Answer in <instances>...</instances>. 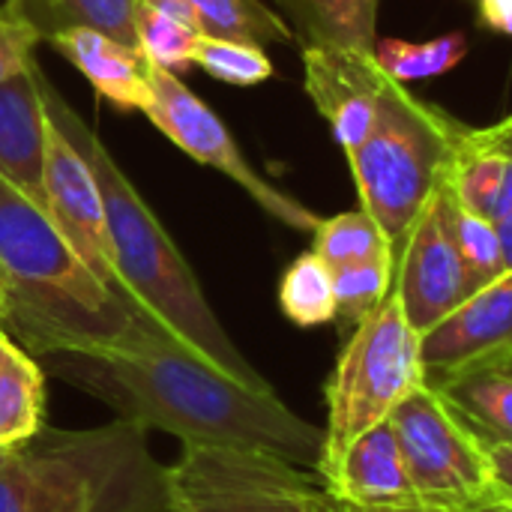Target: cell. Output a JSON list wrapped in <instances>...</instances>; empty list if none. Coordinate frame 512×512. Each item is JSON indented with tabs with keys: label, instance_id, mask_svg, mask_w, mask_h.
<instances>
[{
	"label": "cell",
	"instance_id": "obj_8",
	"mask_svg": "<svg viewBox=\"0 0 512 512\" xmlns=\"http://www.w3.org/2000/svg\"><path fill=\"white\" fill-rule=\"evenodd\" d=\"M150 63V60H147ZM150 72V105H147V117L150 123L168 138L174 141L186 156H192L195 162L216 168L219 174L231 177L267 216H273L276 222L294 228V231H306L312 234L315 225L321 222L318 213H312L306 204H300L297 198H291L288 192L276 189L270 180H264L249 159L240 153L234 135L228 132V126L222 123V117L201 102L174 72H165L159 66H147Z\"/></svg>",
	"mask_w": 512,
	"mask_h": 512
},
{
	"label": "cell",
	"instance_id": "obj_1",
	"mask_svg": "<svg viewBox=\"0 0 512 512\" xmlns=\"http://www.w3.org/2000/svg\"><path fill=\"white\" fill-rule=\"evenodd\" d=\"M48 369L114 408L123 423L171 432L183 447L255 450L318 474L324 429L273 390H252L213 369L144 315L102 348L48 354Z\"/></svg>",
	"mask_w": 512,
	"mask_h": 512
},
{
	"label": "cell",
	"instance_id": "obj_23",
	"mask_svg": "<svg viewBox=\"0 0 512 512\" xmlns=\"http://www.w3.org/2000/svg\"><path fill=\"white\" fill-rule=\"evenodd\" d=\"M279 309L297 327H324L336 321L333 270L312 249L297 255L282 273Z\"/></svg>",
	"mask_w": 512,
	"mask_h": 512
},
{
	"label": "cell",
	"instance_id": "obj_4",
	"mask_svg": "<svg viewBox=\"0 0 512 512\" xmlns=\"http://www.w3.org/2000/svg\"><path fill=\"white\" fill-rule=\"evenodd\" d=\"M465 123L441 105L414 96L402 81L387 78L378 117L366 141L348 153L360 210L396 240L435 192Z\"/></svg>",
	"mask_w": 512,
	"mask_h": 512
},
{
	"label": "cell",
	"instance_id": "obj_6",
	"mask_svg": "<svg viewBox=\"0 0 512 512\" xmlns=\"http://www.w3.org/2000/svg\"><path fill=\"white\" fill-rule=\"evenodd\" d=\"M162 498L165 512H345L306 468L234 447H183L162 471Z\"/></svg>",
	"mask_w": 512,
	"mask_h": 512
},
{
	"label": "cell",
	"instance_id": "obj_27",
	"mask_svg": "<svg viewBox=\"0 0 512 512\" xmlns=\"http://www.w3.org/2000/svg\"><path fill=\"white\" fill-rule=\"evenodd\" d=\"M192 63L201 66L216 81H225L234 87H252V84L273 78V60L267 57V51L243 39H222V36L201 33Z\"/></svg>",
	"mask_w": 512,
	"mask_h": 512
},
{
	"label": "cell",
	"instance_id": "obj_11",
	"mask_svg": "<svg viewBox=\"0 0 512 512\" xmlns=\"http://www.w3.org/2000/svg\"><path fill=\"white\" fill-rule=\"evenodd\" d=\"M45 210L54 219V225L63 231V237L75 246V252L87 261V267L117 297L126 300L114 267L105 201L93 177V168L69 144V138L51 123V117H48V153H45Z\"/></svg>",
	"mask_w": 512,
	"mask_h": 512
},
{
	"label": "cell",
	"instance_id": "obj_28",
	"mask_svg": "<svg viewBox=\"0 0 512 512\" xmlns=\"http://www.w3.org/2000/svg\"><path fill=\"white\" fill-rule=\"evenodd\" d=\"M36 438L24 447L0 450V512L36 510L45 480V453Z\"/></svg>",
	"mask_w": 512,
	"mask_h": 512
},
{
	"label": "cell",
	"instance_id": "obj_22",
	"mask_svg": "<svg viewBox=\"0 0 512 512\" xmlns=\"http://www.w3.org/2000/svg\"><path fill=\"white\" fill-rule=\"evenodd\" d=\"M312 252L330 270L345 267V264L396 258L393 240L366 210H348V213L321 219L312 231Z\"/></svg>",
	"mask_w": 512,
	"mask_h": 512
},
{
	"label": "cell",
	"instance_id": "obj_16",
	"mask_svg": "<svg viewBox=\"0 0 512 512\" xmlns=\"http://www.w3.org/2000/svg\"><path fill=\"white\" fill-rule=\"evenodd\" d=\"M42 369L0 330V450L30 444L42 432Z\"/></svg>",
	"mask_w": 512,
	"mask_h": 512
},
{
	"label": "cell",
	"instance_id": "obj_9",
	"mask_svg": "<svg viewBox=\"0 0 512 512\" xmlns=\"http://www.w3.org/2000/svg\"><path fill=\"white\" fill-rule=\"evenodd\" d=\"M393 255V291L405 309V318L420 336L432 333L474 294L450 231L441 180L420 216L396 240Z\"/></svg>",
	"mask_w": 512,
	"mask_h": 512
},
{
	"label": "cell",
	"instance_id": "obj_10",
	"mask_svg": "<svg viewBox=\"0 0 512 512\" xmlns=\"http://www.w3.org/2000/svg\"><path fill=\"white\" fill-rule=\"evenodd\" d=\"M426 384L441 387L480 369L512 366V270L468 297L423 336Z\"/></svg>",
	"mask_w": 512,
	"mask_h": 512
},
{
	"label": "cell",
	"instance_id": "obj_14",
	"mask_svg": "<svg viewBox=\"0 0 512 512\" xmlns=\"http://www.w3.org/2000/svg\"><path fill=\"white\" fill-rule=\"evenodd\" d=\"M39 72L42 69L33 60L0 84V177L45 210L48 111Z\"/></svg>",
	"mask_w": 512,
	"mask_h": 512
},
{
	"label": "cell",
	"instance_id": "obj_17",
	"mask_svg": "<svg viewBox=\"0 0 512 512\" xmlns=\"http://www.w3.org/2000/svg\"><path fill=\"white\" fill-rule=\"evenodd\" d=\"M303 33V45L375 51L381 0H282Z\"/></svg>",
	"mask_w": 512,
	"mask_h": 512
},
{
	"label": "cell",
	"instance_id": "obj_35",
	"mask_svg": "<svg viewBox=\"0 0 512 512\" xmlns=\"http://www.w3.org/2000/svg\"><path fill=\"white\" fill-rule=\"evenodd\" d=\"M483 512H512V504H504V501H501V504H492L489 510Z\"/></svg>",
	"mask_w": 512,
	"mask_h": 512
},
{
	"label": "cell",
	"instance_id": "obj_34",
	"mask_svg": "<svg viewBox=\"0 0 512 512\" xmlns=\"http://www.w3.org/2000/svg\"><path fill=\"white\" fill-rule=\"evenodd\" d=\"M345 512H450V510H438V507H429V504H408V507H387V510H360V507H348V504H345Z\"/></svg>",
	"mask_w": 512,
	"mask_h": 512
},
{
	"label": "cell",
	"instance_id": "obj_20",
	"mask_svg": "<svg viewBox=\"0 0 512 512\" xmlns=\"http://www.w3.org/2000/svg\"><path fill=\"white\" fill-rule=\"evenodd\" d=\"M24 12L48 39L63 27H90L129 48H138L135 9L138 0H3Z\"/></svg>",
	"mask_w": 512,
	"mask_h": 512
},
{
	"label": "cell",
	"instance_id": "obj_29",
	"mask_svg": "<svg viewBox=\"0 0 512 512\" xmlns=\"http://www.w3.org/2000/svg\"><path fill=\"white\" fill-rule=\"evenodd\" d=\"M39 42H45L42 30L15 6L0 3V84L36 60L33 51Z\"/></svg>",
	"mask_w": 512,
	"mask_h": 512
},
{
	"label": "cell",
	"instance_id": "obj_32",
	"mask_svg": "<svg viewBox=\"0 0 512 512\" xmlns=\"http://www.w3.org/2000/svg\"><path fill=\"white\" fill-rule=\"evenodd\" d=\"M486 129V135L498 144V147H504V150H510L512 153V114H507L504 120H498V123H492V126H483Z\"/></svg>",
	"mask_w": 512,
	"mask_h": 512
},
{
	"label": "cell",
	"instance_id": "obj_33",
	"mask_svg": "<svg viewBox=\"0 0 512 512\" xmlns=\"http://www.w3.org/2000/svg\"><path fill=\"white\" fill-rule=\"evenodd\" d=\"M495 228H498V237H501L504 267H507V270H512V210L510 213H504V216L495 222Z\"/></svg>",
	"mask_w": 512,
	"mask_h": 512
},
{
	"label": "cell",
	"instance_id": "obj_26",
	"mask_svg": "<svg viewBox=\"0 0 512 512\" xmlns=\"http://www.w3.org/2000/svg\"><path fill=\"white\" fill-rule=\"evenodd\" d=\"M393 267L396 258L345 264L333 270V291H336V321L348 324L351 330L366 321L393 291Z\"/></svg>",
	"mask_w": 512,
	"mask_h": 512
},
{
	"label": "cell",
	"instance_id": "obj_13",
	"mask_svg": "<svg viewBox=\"0 0 512 512\" xmlns=\"http://www.w3.org/2000/svg\"><path fill=\"white\" fill-rule=\"evenodd\" d=\"M321 480L336 501L360 510L423 504L411 483L408 462L390 420L354 438Z\"/></svg>",
	"mask_w": 512,
	"mask_h": 512
},
{
	"label": "cell",
	"instance_id": "obj_15",
	"mask_svg": "<svg viewBox=\"0 0 512 512\" xmlns=\"http://www.w3.org/2000/svg\"><path fill=\"white\" fill-rule=\"evenodd\" d=\"M57 54H63L99 96L123 111H147L150 105V72L147 57L90 27H63L45 39Z\"/></svg>",
	"mask_w": 512,
	"mask_h": 512
},
{
	"label": "cell",
	"instance_id": "obj_19",
	"mask_svg": "<svg viewBox=\"0 0 512 512\" xmlns=\"http://www.w3.org/2000/svg\"><path fill=\"white\" fill-rule=\"evenodd\" d=\"M138 51L165 72H186L201 39L195 15L180 0H138L135 9Z\"/></svg>",
	"mask_w": 512,
	"mask_h": 512
},
{
	"label": "cell",
	"instance_id": "obj_36",
	"mask_svg": "<svg viewBox=\"0 0 512 512\" xmlns=\"http://www.w3.org/2000/svg\"><path fill=\"white\" fill-rule=\"evenodd\" d=\"M0 324H3V297H0Z\"/></svg>",
	"mask_w": 512,
	"mask_h": 512
},
{
	"label": "cell",
	"instance_id": "obj_2",
	"mask_svg": "<svg viewBox=\"0 0 512 512\" xmlns=\"http://www.w3.org/2000/svg\"><path fill=\"white\" fill-rule=\"evenodd\" d=\"M39 87L51 123L69 138V144L87 159L105 201V219L114 249V267L126 300L138 315L150 318L156 327L171 333L180 345L195 351L213 369L231 375L252 390H273L261 372L240 354L216 312L210 309L192 267L159 225L141 192L123 174L111 150L102 144L99 132L90 129L78 111L66 105L57 87L39 72Z\"/></svg>",
	"mask_w": 512,
	"mask_h": 512
},
{
	"label": "cell",
	"instance_id": "obj_37",
	"mask_svg": "<svg viewBox=\"0 0 512 512\" xmlns=\"http://www.w3.org/2000/svg\"><path fill=\"white\" fill-rule=\"evenodd\" d=\"M0 3H3V0H0Z\"/></svg>",
	"mask_w": 512,
	"mask_h": 512
},
{
	"label": "cell",
	"instance_id": "obj_21",
	"mask_svg": "<svg viewBox=\"0 0 512 512\" xmlns=\"http://www.w3.org/2000/svg\"><path fill=\"white\" fill-rule=\"evenodd\" d=\"M198 21L204 36L222 39H243L255 45H276L291 42V24L270 9L264 0H180Z\"/></svg>",
	"mask_w": 512,
	"mask_h": 512
},
{
	"label": "cell",
	"instance_id": "obj_12",
	"mask_svg": "<svg viewBox=\"0 0 512 512\" xmlns=\"http://www.w3.org/2000/svg\"><path fill=\"white\" fill-rule=\"evenodd\" d=\"M306 93L330 123L336 144L354 153L378 117V102L387 84V72L375 60V51H354L342 45H303Z\"/></svg>",
	"mask_w": 512,
	"mask_h": 512
},
{
	"label": "cell",
	"instance_id": "obj_3",
	"mask_svg": "<svg viewBox=\"0 0 512 512\" xmlns=\"http://www.w3.org/2000/svg\"><path fill=\"white\" fill-rule=\"evenodd\" d=\"M0 297L3 324L42 357L102 348L123 336L138 318V312L87 267L54 219L3 177Z\"/></svg>",
	"mask_w": 512,
	"mask_h": 512
},
{
	"label": "cell",
	"instance_id": "obj_7",
	"mask_svg": "<svg viewBox=\"0 0 512 512\" xmlns=\"http://www.w3.org/2000/svg\"><path fill=\"white\" fill-rule=\"evenodd\" d=\"M417 498L450 512H483L498 504L486 438L453 411V405L423 384L393 414Z\"/></svg>",
	"mask_w": 512,
	"mask_h": 512
},
{
	"label": "cell",
	"instance_id": "obj_25",
	"mask_svg": "<svg viewBox=\"0 0 512 512\" xmlns=\"http://www.w3.org/2000/svg\"><path fill=\"white\" fill-rule=\"evenodd\" d=\"M444 177V174H441ZM444 186V180H441ZM444 198H447V219H450V231H453V240H456V249L462 255V264L468 270V279H471V288L474 294L486 285H492L498 276L507 273L504 267V252H501V237H498V228L492 219L468 210L465 204H459L450 189L444 186ZM471 294V297H474Z\"/></svg>",
	"mask_w": 512,
	"mask_h": 512
},
{
	"label": "cell",
	"instance_id": "obj_31",
	"mask_svg": "<svg viewBox=\"0 0 512 512\" xmlns=\"http://www.w3.org/2000/svg\"><path fill=\"white\" fill-rule=\"evenodd\" d=\"M477 3V21L483 30L512 36V0H474Z\"/></svg>",
	"mask_w": 512,
	"mask_h": 512
},
{
	"label": "cell",
	"instance_id": "obj_18",
	"mask_svg": "<svg viewBox=\"0 0 512 512\" xmlns=\"http://www.w3.org/2000/svg\"><path fill=\"white\" fill-rule=\"evenodd\" d=\"M432 390H438L486 441L512 444V366L468 372Z\"/></svg>",
	"mask_w": 512,
	"mask_h": 512
},
{
	"label": "cell",
	"instance_id": "obj_24",
	"mask_svg": "<svg viewBox=\"0 0 512 512\" xmlns=\"http://www.w3.org/2000/svg\"><path fill=\"white\" fill-rule=\"evenodd\" d=\"M468 57V33L453 30L426 42H408V39H378L375 42V60L381 69L408 84V81H426L447 75Z\"/></svg>",
	"mask_w": 512,
	"mask_h": 512
},
{
	"label": "cell",
	"instance_id": "obj_30",
	"mask_svg": "<svg viewBox=\"0 0 512 512\" xmlns=\"http://www.w3.org/2000/svg\"><path fill=\"white\" fill-rule=\"evenodd\" d=\"M489 465H492V480L498 489V504H512V444L501 441H486Z\"/></svg>",
	"mask_w": 512,
	"mask_h": 512
},
{
	"label": "cell",
	"instance_id": "obj_5",
	"mask_svg": "<svg viewBox=\"0 0 512 512\" xmlns=\"http://www.w3.org/2000/svg\"><path fill=\"white\" fill-rule=\"evenodd\" d=\"M423 384V336L405 318L396 291H390V297L351 330L327 381V426L318 477L339 462L354 438L390 420Z\"/></svg>",
	"mask_w": 512,
	"mask_h": 512
}]
</instances>
